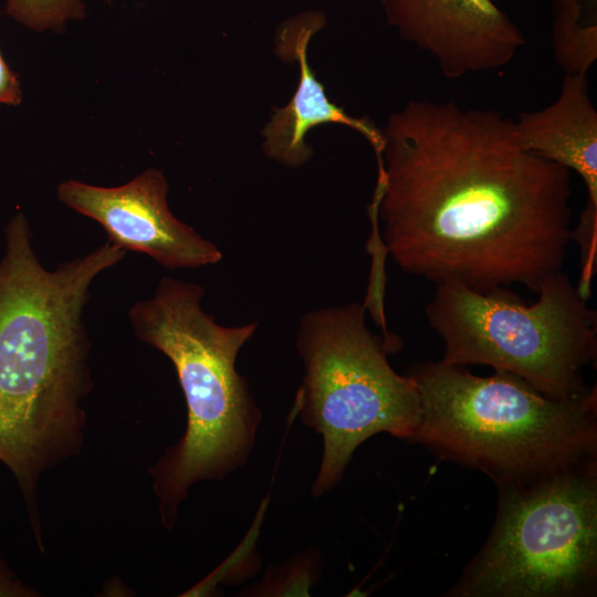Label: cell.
I'll use <instances>...</instances> for the list:
<instances>
[{
    "mask_svg": "<svg viewBox=\"0 0 597 597\" xmlns=\"http://www.w3.org/2000/svg\"><path fill=\"white\" fill-rule=\"evenodd\" d=\"M203 295L199 284L165 276L128 313L136 337L172 363L188 409L186 433L151 469L166 525L175 522L191 484L221 479L248 460L261 419L235 368L258 323H216L201 306Z\"/></svg>",
    "mask_w": 597,
    "mask_h": 597,
    "instance_id": "277c9868",
    "label": "cell"
},
{
    "mask_svg": "<svg viewBox=\"0 0 597 597\" xmlns=\"http://www.w3.org/2000/svg\"><path fill=\"white\" fill-rule=\"evenodd\" d=\"M325 23L322 12L306 11L283 21L276 32L275 51L282 60L298 63L300 78L291 101L275 109L265 124L262 146L266 156L289 167L302 166L311 158L312 149L305 136L322 124L345 125L364 136L376 157L383 151V130L371 121L350 116L333 103L310 66L308 44Z\"/></svg>",
    "mask_w": 597,
    "mask_h": 597,
    "instance_id": "30bf717a",
    "label": "cell"
},
{
    "mask_svg": "<svg viewBox=\"0 0 597 597\" xmlns=\"http://www.w3.org/2000/svg\"><path fill=\"white\" fill-rule=\"evenodd\" d=\"M22 94L20 83L0 53V103L17 105L21 102Z\"/></svg>",
    "mask_w": 597,
    "mask_h": 597,
    "instance_id": "9a60e30c",
    "label": "cell"
},
{
    "mask_svg": "<svg viewBox=\"0 0 597 597\" xmlns=\"http://www.w3.org/2000/svg\"><path fill=\"white\" fill-rule=\"evenodd\" d=\"M383 130L370 206L406 273L479 292L537 293L572 241L570 171L523 150L513 119L454 101L415 100Z\"/></svg>",
    "mask_w": 597,
    "mask_h": 597,
    "instance_id": "6da1fadb",
    "label": "cell"
},
{
    "mask_svg": "<svg viewBox=\"0 0 597 597\" xmlns=\"http://www.w3.org/2000/svg\"><path fill=\"white\" fill-rule=\"evenodd\" d=\"M168 184L158 169H147L118 187L77 180L59 185L57 197L69 208L98 222L108 241L142 252L167 269L216 264L222 252L176 218L167 203Z\"/></svg>",
    "mask_w": 597,
    "mask_h": 597,
    "instance_id": "ba28073f",
    "label": "cell"
},
{
    "mask_svg": "<svg viewBox=\"0 0 597 597\" xmlns=\"http://www.w3.org/2000/svg\"><path fill=\"white\" fill-rule=\"evenodd\" d=\"M387 23L450 80L505 67L525 44L492 0H379Z\"/></svg>",
    "mask_w": 597,
    "mask_h": 597,
    "instance_id": "9c48e42d",
    "label": "cell"
},
{
    "mask_svg": "<svg viewBox=\"0 0 597 597\" xmlns=\"http://www.w3.org/2000/svg\"><path fill=\"white\" fill-rule=\"evenodd\" d=\"M554 59L564 74L587 73L597 60V25L582 21L580 0H552Z\"/></svg>",
    "mask_w": 597,
    "mask_h": 597,
    "instance_id": "7c38bea8",
    "label": "cell"
},
{
    "mask_svg": "<svg viewBox=\"0 0 597 597\" xmlns=\"http://www.w3.org/2000/svg\"><path fill=\"white\" fill-rule=\"evenodd\" d=\"M498 489L490 535L444 596H595L597 459Z\"/></svg>",
    "mask_w": 597,
    "mask_h": 597,
    "instance_id": "8992f818",
    "label": "cell"
},
{
    "mask_svg": "<svg viewBox=\"0 0 597 597\" xmlns=\"http://www.w3.org/2000/svg\"><path fill=\"white\" fill-rule=\"evenodd\" d=\"M408 375L421 415L411 442L478 469L496 486L526 483L597 459V390L552 398L502 370L476 376L442 360Z\"/></svg>",
    "mask_w": 597,
    "mask_h": 597,
    "instance_id": "3957f363",
    "label": "cell"
},
{
    "mask_svg": "<svg viewBox=\"0 0 597 597\" xmlns=\"http://www.w3.org/2000/svg\"><path fill=\"white\" fill-rule=\"evenodd\" d=\"M7 12L34 31H61L67 20L85 17L83 0H7Z\"/></svg>",
    "mask_w": 597,
    "mask_h": 597,
    "instance_id": "4fadbf2b",
    "label": "cell"
},
{
    "mask_svg": "<svg viewBox=\"0 0 597 597\" xmlns=\"http://www.w3.org/2000/svg\"><path fill=\"white\" fill-rule=\"evenodd\" d=\"M365 310L359 303L320 308L298 326L296 346L305 369L301 417L324 441L314 495L339 481L365 440L387 432L411 441L420 421L417 386L390 366L388 347L368 328Z\"/></svg>",
    "mask_w": 597,
    "mask_h": 597,
    "instance_id": "52a82bcc",
    "label": "cell"
},
{
    "mask_svg": "<svg viewBox=\"0 0 597 597\" xmlns=\"http://www.w3.org/2000/svg\"><path fill=\"white\" fill-rule=\"evenodd\" d=\"M34 591L9 568L0 557V597H31Z\"/></svg>",
    "mask_w": 597,
    "mask_h": 597,
    "instance_id": "5bb4252c",
    "label": "cell"
},
{
    "mask_svg": "<svg viewBox=\"0 0 597 597\" xmlns=\"http://www.w3.org/2000/svg\"><path fill=\"white\" fill-rule=\"evenodd\" d=\"M537 294L526 304L510 287L437 285L425 313L444 345L441 360L513 374L552 398L587 391L584 369L597 359L596 311L564 271Z\"/></svg>",
    "mask_w": 597,
    "mask_h": 597,
    "instance_id": "5b68a950",
    "label": "cell"
},
{
    "mask_svg": "<svg viewBox=\"0 0 597 597\" xmlns=\"http://www.w3.org/2000/svg\"><path fill=\"white\" fill-rule=\"evenodd\" d=\"M513 123L520 147L575 171L586 186L587 202L597 207V111L587 73L564 74L552 104L521 112Z\"/></svg>",
    "mask_w": 597,
    "mask_h": 597,
    "instance_id": "8fae6325",
    "label": "cell"
},
{
    "mask_svg": "<svg viewBox=\"0 0 597 597\" xmlns=\"http://www.w3.org/2000/svg\"><path fill=\"white\" fill-rule=\"evenodd\" d=\"M126 251L106 241L46 270L22 212L4 228L0 260V462L14 475L35 535L41 473L75 451L91 386L84 323L90 287Z\"/></svg>",
    "mask_w": 597,
    "mask_h": 597,
    "instance_id": "7a4b0ae2",
    "label": "cell"
}]
</instances>
